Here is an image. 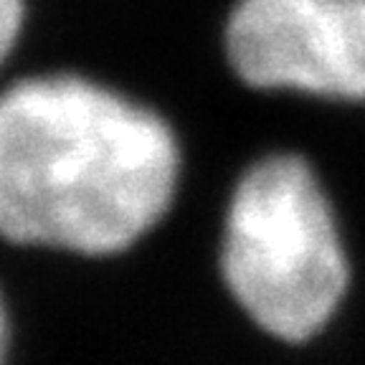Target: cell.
Returning a JSON list of instances; mask_svg holds the SVG:
<instances>
[{
	"label": "cell",
	"instance_id": "1",
	"mask_svg": "<svg viewBox=\"0 0 365 365\" xmlns=\"http://www.w3.org/2000/svg\"><path fill=\"white\" fill-rule=\"evenodd\" d=\"M180 153L163 117L71 74L0 94V236L107 257L170 208Z\"/></svg>",
	"mask_w": 365,
	"mask_h": 365
},
{
	"label": "cell",
	"instance_id": "2",
	"mask_svg": "<svg viewBox=\"0 0 365 365\" xmlns=\"http://www.w3.org/2000/svg\"><path fill=\"white\" fill-rule=\"evenodd\" d=\"M226 287L264 332L302 342L348 289L335 218L302 158L274 155L241 178L221 249Z\"/></svg>",
	"mask_w": 365,
	"mask_h": 365
},
{
	"label": "cell",
	"instance_id": "3",
	"mask_svg": "<svg viewBox=\"0 0 365 365\" xmlns=\"http://www.w3.org/2000/svg\"><path fill=\"white\" fill-rule=\"evenodd\" d=\"M226 53L241 81L365 99V0H241Z\"/></svg>",
	"mask_w": 365,
	"mask_h": 365
},
{
	"label": "cell",
	"instance_id": "4",
	"mask_svg": "<svg viewBox=\"0 0 365 365\" xmlns=\"http://www.w3.org/2000/svg\"><path fill=\"white\" fill-rule=\"evenodd\" d=\"M23 23V0H0V63L11 53Z\"/></svg>",
	"mask_w": 365,
	"mask_h": 365
},
{
	"label": "cell",
	"instance_id": "5",
	"mask_svg": "<svg viewBox=\"0 0 365 365\" xmlns=\"http://www.w3.org/2000/svg\"><path fill=\"white\" fill-rule=\"evenodd\" d=\"M8 348V319H6V309H3V302H0V360L6 355Z\"/></svg>",
	"mask_w": 365,
	"mask_h": 365
}]
</instances>
